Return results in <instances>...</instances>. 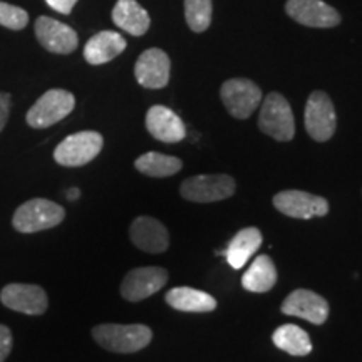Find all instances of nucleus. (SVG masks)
<instances>
[{"label": "nucleus", "mask_w": 362, "mask_h": 362, "mask_svg": "<svg viewBox=\"0 0 362 362\" xmlns=\"http://www.w3.org/2000/svg\"><path fill=\"white\" fill-rule=\"evenodd\" d=\"M168 282V272L161 267H139L126 274L121 282V296L129 302H141L161 291Z\"/></svg>", "instance_id": "10"}, {"label": "nucleus", "mask_w": 362, "mask_h": 362, "mask_svg": "<svg viewBox=\"0 0 362 362\" xmlns=\"http://www.w3.org/2000/svg\"><path fill=\"white\" fill-rule=\"evenodd\" d=\"M64 208L45 198H34L17 208L12 225L21 233H37L54 228L64 220Z\"/></svg>", "instance_id": "2"}, {"label": "nucleus", "mask_w": 362, "mask_h": 362, "mask_svg": "<svg viewBox=\"0 0 362 362\" xmlns=\"http://www.w3.org/2000/svg\"><path fill=\"white\" fill-rule=\"evenodd\" d=\"M29 22V13L12 4L0 2V25L11 30H22Z\"/></svg>", "instance_id": "26"}, {"label": "nucleus", "mask_w": 362, "mask_h": 362, "mask_svg": "<svg viewBox=\"0 0 362 362\" xmlns=\"http://www.w3.org/2000/svg\"><path fill=\"white\" fill-rule=\"evenodd\" d=\"M282 314L300 317V319L309 320V322L320 325L327 320L329 317V304L319 293L307 291V288H298L293 291L282 302Z\"/></svg>", "instance_id": "15"}, {"label": "nucleus", "mask_w": 362, "mask_h": 362, "mask_svg": "<svg viewBox=\"0 0 362 362\" xmlns=\"http://www.w3.org/2000/svg\"><path fill=\"white\" fill-rule=\"evenodd\" d=\"M285 12L298 24L314 29H332L341 24L339 12L322 0H288Z\"/></svg>", "instance_id": "11"}, {"label": "nucleus", "mask_w": 362, "mask_h": 362, "mask_svg": "<svg viewBox=\"0 0 362 362\" xmlns=\"http://www.w3.org/2000/svg\"><path fill=\"white\" fill-rule=\"evenodd\" d=\"M259 128L277 141H291L296 134V121L291 104L282 94L270 93L260 107Z\"/></svg>", "instance_id": "3"}, {"label": "nucleus", "mask_w": 362, "mask_h": 362, "mask_svg": "<svg viewBox=\"0 0 362 362\" xmlns=\"http://www.w3.org/2000/svg\"><path fill=\"white\" fill-rule=\"evenodd\" d=\"M112 22L136 37L146 34L151 24L148 12L136 0H117L112 8Z\"/></svg>", "instance_id": "20"}, {"label": "nucleus", "mask_w": 362, "mask_h": 362, "mask_svg": "<svg viewBox=\"0 0 362 362\" xmlns=\"http://www.w3.org/2000/svg\"><path fill=\"white\" fill-rule=\"evenodd\" d=\"M274 205L280 214L291 218L310 220L312 216H325L329 214V202L317 194L300 192V189H285L274 197Z\"/></svg>", "instance_id": "9"}, {"label": "nucleus", "mask_w": 362, "mask_h": 362, "mask_svg": "<svg viewBox=\"0 0 362 362\" xmlns=\"http://www.w3.org/2000/svg\"><path fill=\"white\" fill-rule=\"evenodd\" d=\"M35 37L45 51L52 54H71L79 44L78 34L72 27L45 16L35 21Z\"/></svg>", "instance_id": "13"}, {"label": "nucleus", "mask_w": 362, "mask_h": 362, "mask_svg": "<svg viewBox=\"0 0 362 362\" xmlns=\"http://www.w3.org/2000/svg\"><path fill=\"white\" fill-rule=\"evenodd\" d=\"M104 144L103 136L96 131H81V133L67 136L54 149V160L61 166H76L88 165L101 153Z\"/></svg>", "instance_id": "5"}, {"label": "nucleus", "mask_w": 362, "mask_h": 362, "mask_svg": "<svg viewBox=\"0 0 362 362\" xmlns=\"http://www.w3.org/2000/svg\"><path fill=\"white\" fill-rule=\"evenodd\" d=\"M12 351V332L6 325L0 324V362L7 359Z\"/></svg>", "instance_id": "27"}, {"label": "nucleus", "mask_w": 362, "mask_h": 362, "mask_svg": "<svg viewBox=\"0 0 362 362\" xmlns=\"http://www.w3.org/2000/svg\"><path fill=\"white\" fill-rule=\"evenodd\" d=\"M129 237L134 247L146 253H163L170 247L166 226L151 216H138L129 226Z\"/></svg>", "instance_id": "16"}, {"label": "nucleus", "mask_w": 362, "mask_h": 362, "mask_svg": "<svg viewBox=\"0 0 362 362\" xmlns=\"http://www.w3.org/2000/svg\"><path fill=\"white\" fill-rule=\"evenodd\" d=\"M171 62L168 54L151 47L138 57L134 66L136 81L146 89H161L170 81Z\"/></svg>", "instance_id": "14"}, {"label": "nucleus", "mask_w": 362, "mask_h": 362, "mask_svg": "<svg viewBox=\"0 0 362 362\" xmlns=\"http://www.w3.org/2000/svg\"><path fill=\"white\" fill-rule=\"evenodd\" d=\"M146 129L163 143H180L187 136V126L181 117L165 106H153L146 112Z\"/></svg>", "instance_id": "17"}, {"label": "nucleus", "mask_w": 362, "mask_h": 362, "mask_svg": "<svg viewBox=\"0 0 362 362\" xmlns=\"http://www.w3.org/2000/svg\"><path fill=\"white\" fill-rule=\"evenodd\" d=\"M126 49V40L115 30H103L93 35L84 45V59L90 66H101L119 56Z\"/></svg>", "instance_id": "18"}, {"label": "nucleus", "mask_w": 362, "mask_h": 362, "mask_svg": "<svg viewBox=\"0 0 362 362\" xmlns=\"http://www.w3.org/2000/svg\"><path fill=\"white\" fill-rule=\"evenodd\" d=\"M134 166L139 173L151 176V178H168L183 168V161L176 156L149 151L139 156L134 161Z\"/></svg>", "instance_id": "24"}, {"label": "nucleus", "mask_w": 362, "mask_h": 362, "mask_svg": "<svg viewBox=\"0 0 362 362\" xmlns=\"http://www.w3.org/2000/svg\"><path fill=\"white\" fill-rule=\"evenodd\" d=\"M45 2H47V6L54 8L56 12L67 16V13L72 12V8L78 4V0H45Z\"/></svg>", "instance_id": "29"}, {"label": "nucleus", "mask_w": 362, "mask_h": 362, "mask_svg": "<svg viewBox=\"0 0 362 362\" xmlns=\"http://www.w3.org/2000/svg\"><path fill=\"white\" fill-rule=\"evenodd\" d=\"M180 193L193 203L220 202L235 193V180L228 175H197L181 183Z\"/></svg>", "instance_id": "7"}, {"label": "nucleus", "mask_w": 362, "mask_h": 362, "mask_svg": "<svg viewBox=\"0 0 362 362\" xmlns=\"http://www.w3.org/2000/svg\"><path fill=\"white\" fill-rule=\"evenodd\" d=\"M262 245V233L255 226L240 230L225 248V259L235 270H240Z\"/></svg>", "instance_id": "19"}, {"label": "nucleus", "mask_w": 362, "mask_h": 362, "mask_svg": "<svg viewBox=\"0 0 362 362\" xmlns=\"http://www.w3.org/2000/svg\"><path fill=\"white\" fill-rule=\"evenodd\" d=\"M0 302L8 309L27 315H42L47 310V293L33 284H8L0 292Z\"/></svg>", "instance_id": "12"}, {"label": "nucleus", "mask_w": 362, "mask_h": 362, "mask_svg": "<svg viewBox=\"0 0 362 362\" xmlns=\"http://www.w3.org/2000/svg\"><path fill=\"white\" fill-rule=\"evenodd\" d=\"M166 304L180 312H211L216 309V300L210 293L192 287H176L166 293Z\"/></svg>", "instance_id": "21"}, {"label": "nucleus", "mask_w": 362, "mask_h": 362, "mask_svg": "<svg viewBox=\"0 0 362 362\" xmlns=\"http://www.w3.org/2000/svg\"><path fill=\"white\" fill-rule=\"evenodd\" d=\"M277 282V269L270 257L259 255L242 277L243 288L248 292L264 293L269 292Z\"/></svg>", "instance_id": "22"}, {"label": "nucleus", "mask_w": 362, "mask_h": 362, "mask_svg": "<svg viewBox=\"0 0 362 362\" xmlns=\"http://www.w3.org/2000/svg\"><path fill=\"white\" fill-rule=\"evenodd\" d=\"M226 111L237 119H247L253 115L262 101V90L250 79H228L220 90Z\"/></svg>", "instance_id": "8"}, {"label": "nucleus", "mask_w": 362, "mask_h": 362, "mask_svg": "<svg viewBox=\"0 0 362 362\" xmlns=\"http://www.w3.org/2000/svg\"><path fill=\"white\" fill-rule=\"evenodd\" d=\"M81 197V192L78 188H71L69 192L66 193V198L67 200H71V202H74V200H78V198Z\"/></svg>", "instance_id": "30"}, {"label": "nucleus", "mask_w": 362, "mask_h": 362, "mask_svg": "<svg viewBox=\"0 0 362 362\" xmlns=\"http://www.w3.org/2000/svg\"><path fill=\"white\" fill-rule=\"evenodd\" d=\"M337 115L336 107L327 94L314 90L305 104V129L314 141H329L336 133Z\"/></svg>", "instance_id": "6"}, {"label": "nucleus", "mask_w": 362, "mask_h": 362, "mask_svg": "<svg viewBox=\"0 0 362 362\" xmlns=\"http://www.w3.org/2000/svg\"><path fill=\"white\" fill-rule=\"evenodd\" d=\"M76 106V99L69 90L51 89L42 94L27 111L25 121L30 128L44 129L69 116Z\"/></svg>", "instance_id": "4"}, {"label": "nucleus", "mask_w": 362, "mask_h": 362, "mask_svg": "<svg viewBox=\"0 0 362 362\" xmlns=\"http://www.w3.org/2000/svg\"><path fill=\"white\" fill-rule=\"evenodd\" d=\"M211 0H185V17L193 33H205L211 24Z\"/></svg>", "instance_id": "25"}, {"label": "nucleus", "mask_w": 362, "mask_h": 362, "mask_svg": "<svg viewBox=\"0 0 362 362\" xmlns=\"http://www.w3.org/2000/svg\"><path fill=\"white\" fill-rule=\"evenodd\" d=\"M93 337L104 349L117 354H131L144 349L153 332L143 324H101L93 329Z\"/></svg>", "instance_id": "1"}, {"label": "nucleus", "mask_w": 362, "mask_h": 362, "mask_svg": "<svg viewBox=\"0 0 362 362\" xmlns=\"http://www.w3.org/2000/svg\"><path fill=\"white\" fill-rule=\"evenodd\" d=\"M275 346L291 356H307L312 352V342L309 334L304 329L293 324H285L275 330L272 336Z\"/></svg>", "instance_id": "23"}, {"label": "nucleus", "mask_w": 362, "mask_h": 362, "mask_svg": "<svg viewBox=\"0 0 362 362\" xmlns=\"http://www.w3.org/2000/svg\"><path fill=\"white\" fill-rule=\"evenodd\" d=\"M11 106H12V96L8 93H2L0 90V133L6 128L8 115H11Z\"/></svg>", "instance_id": "28"}]
</instances>
